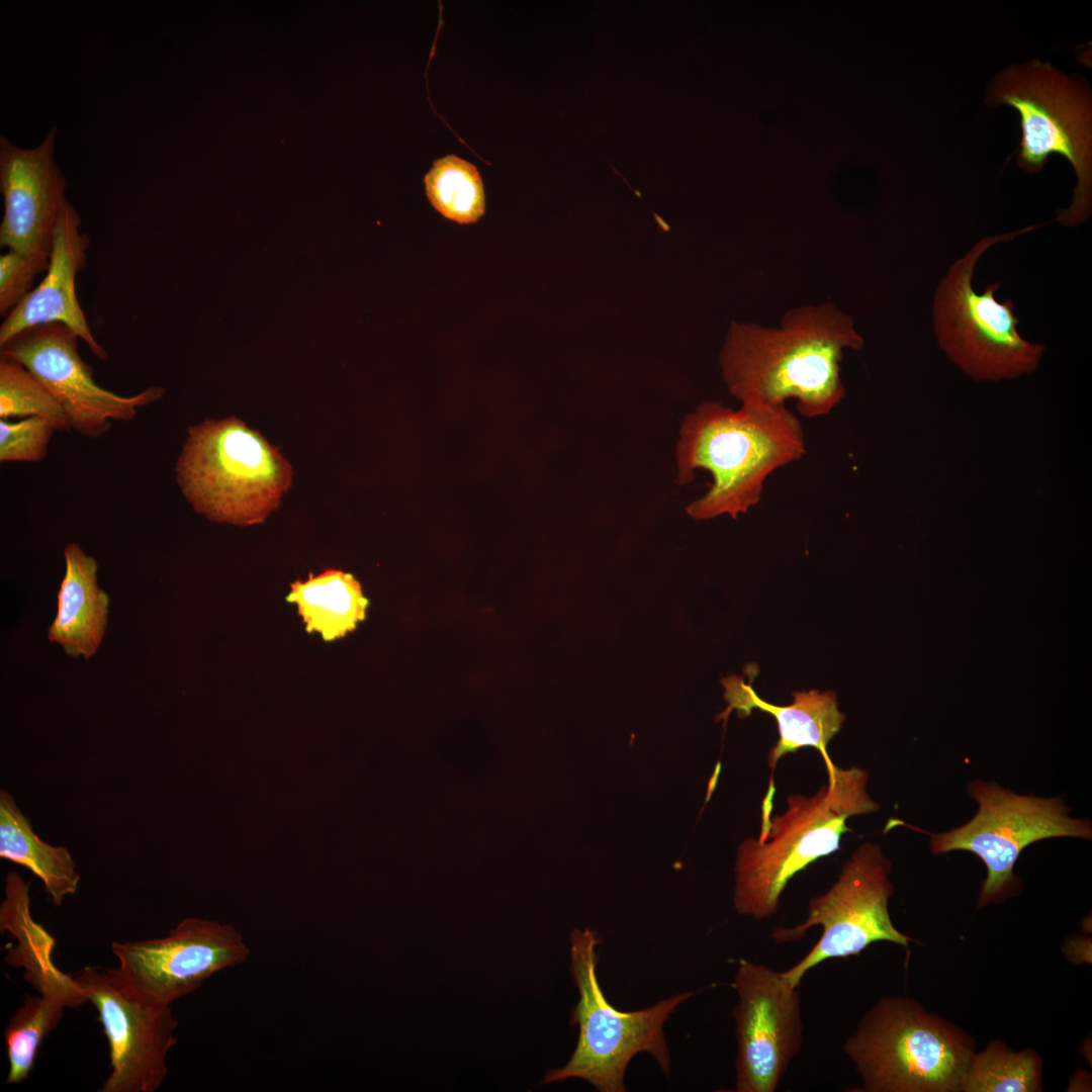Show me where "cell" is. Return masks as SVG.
I'll list each match as a JSON object with an SVG mask.
<instances>
[{"label":"cell","mask_w":1092,"mask_h":1092,"mask_svg":"<svg viewBox=\"0 0 1092 1092\" xmlns=\"http://www.w3.org/2000/svg\"><path fill=\"white\" fill-rule=\"evenodd\" d=\"M862 347L853 320L825 302L789 310L779 328L732 323L720 366L741 404L782 406L795 399L799 414L814 419L843 399L844 352Z\"/></svg>","instance_id":"6da1fadb"},{"label":"cell","mask_w":1092,"mask_h":1092,"mask_svg":"<svg viewBox=\"0 0 1092 1092\" xmlns=\"http://www.w3.org/2000/svg\"><path fill=\"white\" fill-rule=\"evenodd\" d=\"M806 453L798 418L786 405L701 403L680 427L676 446V483L692 481L695 471L710 472L707 492L687 508L697 520L729 515L736 519L756 506L767 477Z\"/></svg>","instance_id":"7a4b0ae2"},{"label":"cell","mask_w":1092,"mask_h":1092,"mask_svg":"<svg viewBox=\"0 0 1092 1092\" xmlns=\"http://www.w3.org/2000/svg\"><path fill=\"white\" fill-rule=\"evenodd\" d=\"M827 784L812 796L791 794L787 809L770 816L772 780L762 802L760 833L738 847L735 862L734 907L744 916L765 920L775 916L790 880L821 857L839 849L850 832L849 817L877 812L868 794L869 774L858 767L833 764L827 752Z\"/></svg>","instance_id":"3957f363"},{"label":"cell","mask_w":1092,"mask_h":1092,"mask_svg":"<svg viewBox=\"0 0 1092 1092\" xmlns=\"http://www.w3.org/2000/svg\"><path fill=\"white\" fill-rule=\"evenodd\" d=\"M176 462V480L192 508L234 525L262 523L289 488L288 461L235 417L189 427Z\"/></svg>","instance_id":"277c9868"},{"label":"cell","mask_w":1092,"mask_h":1092,"mask_svg":"<svg viewBox=\"0 0 1092 1092\" xmlns=\"http://www.w3.org/2000/svg\"><path fill=\"white\" fill-rule=\"evenodd\" d=\"M968 1035L906 997L882 998L858 1021L843 1052L860 1092H952L974 1056Z\"/></svg>","instance_id":"5b68a950"},{"label":"cell","mask_w":1092,"mask_h":1092,"mask_svg":"<svg viewBox=\"0 0 1092 1092\" xmlns=\"http://www.w3.org/2000/svg\"><path fill=\"white\" fill-rule=\"evenodd\" d=\"M1039 226L979 240L949 266L935 289L932 324L938 347L975 381L1016 379L1039 367L1045 348L1019 334L1013 300L1000 302L995 296L1000 282L988 284L981 293L973 286L976 265L990 248Z\"/></svg>","instance_id":"8992f818"},{"label":"cell","mask_w":1092,"mask_h":1092,"mask_svg":"<svg viewBox=\"0 0 1092 1092\" xmlns=\"http://www.w3.org/2000/svg\"><path fill=\"white\" fill-rule=\"evenodd\" d=\"M992 106L1006 104L1020 116L1022 139L1017 165L1035 174L1052 154L1066 158L1076 174L1071 204L1059 209L1056 220L1065 226L1085 222L1092 210V108L1086 85L1032 60L1012 65L992 82L987 94Z\"/></svg>","instance_id":"52a82bcc"},{"label":"cell","mask_w":1092,"mask_h":1092,"mask_svg":"<svg viewBox=\"0 0 1092 1092\" xmlns=\"http://www.w3.org/2000/svg\"><path fill=\"white\" fill-rule=\"evenodd\" d=\"M596 932L575 928L570 934V972L579 993L570 1023L579 1027L576 1048L561 1068L548 1070L542 1084L582 1079L601 1092H624L630 1061L648 1052L665 1075L670 1055L663 1025L677 1005L696 994L682 992L636 1011H620L609 1003L598 981Z\"/></svg>","instance_id":"ba28073f"},{"label":"cell","mask_w":1092,"mask_h":1092,"mask_svg":"<svg viewBox=\"0 0 1092 1092\" xmlns=\"http://www.w3.org/2000/svg\"><path fill=\"white\" fill-rule=\"evenodd\" d=\"M890 872L891 862L880 845L863 842L844 862L831 887L810 899L802 923L774 929L770 938L785 943L802 939L814 926L822 928L810 950L783 972L793 986L798 987L806 973L824 961L858 956L874 942L908 947L914 941L895 927L889 914L893 894Z\"/></svg>","instance_id":"9c48e42d"},{"label":"cell","mask_w":1092,"mask_h":1092,"mask_svg":"<svg viewBox=\"0 0 1092 1092\" xmlns=\"http://www.w3.org/2000/svg\"><path fill=\"white\" fill-rule=\"evenodd\" d=\"M969 794L979 804L966 824L930 835L933 853L967 850L986 864L979 906L999 900L1015 889L1014 864L1029 844L1052 837L1091 839V823L1071 818L1061 798L1018 795L993 783L975 781Z\"/></svg>","instance_id":"30bf717a"},{"label":"cell","mask_w":1092,"mask_h":1092,"mask_svg":"<svg viewBox=\"0 0 1092 1092\" xmlns=\"http://www.w3.org/2000/svg\"><path fill=\"white\" fill-rule=\"evenodd\" d=\"M75 980L95 1006L108 1041L110 1073L99 1091H157L168 1074V1053L177 1041L178 1022L170 1006L142 999L117 969L85 967Z\"/></svg>","instance_id":"8fae6325"},{"label":"cell","mask_w":1092,"mask_h":1092,"mask_svg":"<svg viewBox=\"0 0 1092 1092\" xmlns=\"http://www.w3.org/2000/svg\"><path fill=\"white\" fill-rule=\"evenodd\" d=\"M128 988L155 1005L170 1006L224 969L247 961L250 948L232 925L187 917L159 938L111 944Z\"/></svg>","instance_id":"7c38bea8"},{"label":"cell","mask_w":1092,"mask_h":1092,"mask_svg":"<svg viewBox=\"0 0 1092 1092\" xmlns=\"http://www.w3.org/2000/svg\"><path fill=\"white\" fill-rule=\"evenodd\" d=\"M732 987L737 1052L735 1090L774 1092L803 1044L798 987L783 972L740 960Z\"/></svg>","instance_id":"4fadbf2b"},{"label":"cell","mask_w":1092,"mask_h":1092,"mask_svg":"<svg viewBox=\"0 0 1092 1092\" xmlns=\"http://www.w3.org/2000/svg\"><path fill=\"white\" fill-rule=\"evenodd\" d=\"M79 339L65 325H39L0 345V353L28 369L64 410L71 429L85 437L102 436L111 420H133L139 407L164 395V388L158 385L130 396L98 385L91 367L79 354Z\"/></svg>","instance_id":"5bb4252c"},{"label":"cell","mask_w":1092,"mask_h":1092,"mask_svg":"<svg viewBox=\"0 0 1092 1092\" xmlns=\"http://www.w3.org/2000/svg\"><path fill=\"white\" fill-rule=\"evenodd\" d=\"M57 133L53 126L31 149L0 135L1 247L50 259L54 231L67 200V179L55 160Z\"/></svg>","instance_id":"9a60e30c"},{"label":"cell","mask_w":1092,"mask_h":1092,"mask_svg":"<svg viewBox=\"0 0 1092 1092\" xmlns=\"http://www.w3.org/2000/svg\"><path fill=\"white\" fill-rule=\"evenodd\" d=\"M81 217L67 199L53 235L46 276L5 317L0 345L31 327L59 323L73 330L101 360L108 355L96 341L76 293V277L86 267L89 238L80 232Z\"/></svg>","instance_id":"2e32d148"},{"label":"cell","mask_w":1092,"mask_h":1092,"mask_svg":"<svg viewBox=\"0 0 1092 1092\" xmlns=\"http://www.w3.org/2000/svg\"><path fill=\"white\" fill-rule=\"evenodd\" d=\"M722 682L726 689L728 708L720 715L721 718L733 709L740 717L748 716L753 709L774 716L779 739L767 757L771 771L783 756L802 747H814L821 754L827 752L828 743L839 732L845 719V715L838 710L837 697L832 691L795 692L791 705L778 706L760 699L751 685H745L741 677L731 675Z\"/></svg>","instance_id":"e0dca14e"},{"label":"cell","mask_w":1092,"mask_h":1092,"mask_svg":"<svg viewBox=\"0 0 1092 1092\" xmlns=\"http://www.w3.org/2000/svg\"><path fill=\"white\" fill-rule=\"evenodd\" d=\"M65 574L57 596V615L48 639L72 657H92L100 647L110 599L97 582L98 564L74 542L64 549Z\"/></svg>","instance_id":"ac0fdd59"},{"label":"cell","mask_w":1092,"mask_h":1092,"mask_svg":"<svg viewBox=\"0 0 1092 1092\" xmlns=\"http://www.w3.org/2000/svg\"><path fill=\"white\" fill-rule=\"evenodd\" d=\"M0 856L36 876L57 906L78 890L81 877L70 851L65 846L42 841L13 796L3 789L0 791Z\"/></svg>","instance_id":"d6986e66"},{"label":"cell","mask_w":1092,"mask_h":1092,"mask_svg":"<svg viewBox=\"0 0 1092 1092\" xmlns=\"http://www.w3.org/2000/svg\"><path fill=\"white\" fill-rule=\"evenodd\" d=\"M290 587L287 601L296 604L305 630L320 633L325 641L344 637L365 618L368 601L351 573L327 569Z\"/></svg>","instance_id":"ffe728a7"},{"label":"cell","mask_w":1092,"mask_h":1092,"mask_svg":"<svg viewBox=\"0 0 1092 1092\" xmlns=\"http://www.w3.org/2000/svg\"><path fill=\"white\" fill-rule=\"evenodd\" d=\"M0 923L1 930H9L18 940V945L11 949L6 962L11 966L23 967L25 980L36 991L56 987L67 978L68 975L53 963L54 938L32 919L29 883L24 882L16 872H10L6 877Z\"/></svg>","instance_id":"44dd1931"},{"label":"cell","mask_w":1092,"mask_h":1092,"mask_svg":"<svg viewBox=\"0 0 1092 1092\" xmlns=\"http://www.w3.org/2000/svg\"><path fill=\"white\" fill-rule=\"evenodd\" d=\"M85 1002L83 998L61 992H41L24 999L5 1028L9 1063L6 1084H17L28 1078L40 1044L59 1025L65 1008H75Z\"/></svg>","instance_id":"7402d4cb"},{"label":"cell","mask_w":1092,"mask_h":1092,"mask_svg":"<svg viewBox=\"0 0 1092 1092\" xmlns=\"http://www.w3.org/2000/svg\"><path fill=\"white\" fill-rule=\"evenodd\" d=\"M426 195L446 218L466 224L485 211V195L476 167L454 155L434 161L425 179Z\"/></svg>","instance_id":"603a6c76"},{"label":"cell","mask_w":1092,"mask_h":1092,"mask_svg":"<svg viewBox=\"0 0 1092 1092\" xmlns=\"http://www.w3.org/2000/svg\"><path fill=\"white\" fill-rule=\"evenodd\" d=\"M1041 1087L1039 1057L1030 1050L1012 1052L1002 1042H992L974 1054L964 1074L960 1091L1030 1092Z\"/></svg>","instance_id":"cb8c5ba5"},{"label":"cell","mask_w":1092,"mask_h":1092,"mask_svg":"<svg viewBox=\"0 0 1092 1092\" xmlns=\"http://www.w3.org/2000/svg\"><path fill=\"white\" fill-rule=\"evenodd\" d=\"M0 417H39L57 431H70L69 420L49 390L22 364L0 359Z\"/></svg>","instance_id":"d4e9b609"},{"label":"cell","mask_w":1092,"mask_h":1092,"mask_svg":"<svg viewBox=\"0 0 1092 1092\" xmlns=\"http://www.w3.org/2000/svg\"><path fill=\"white\" fill-rule=\"evenodd\" d=\"M57 431L48 420L28 417L18 422L0 421V460L4 462H38L48 452L50 440Z\"/></svg>","instance_id":"484cf974"},{"label":"cell","mask_w":1092,"mask_h":1092,"mask_svg":"<svg viewBox=\"0 0 1092 1092\" xmlns=\"http://www.w3.org/2000/svg\"><path fill=\"white\" fill-rule=\"evenodd\" d=\"M49 259L8 250L0 257V314L6 316L33 289L35 276L47 271Z\"/></svg>","instance_id":"4316f807"}]
</instances>
